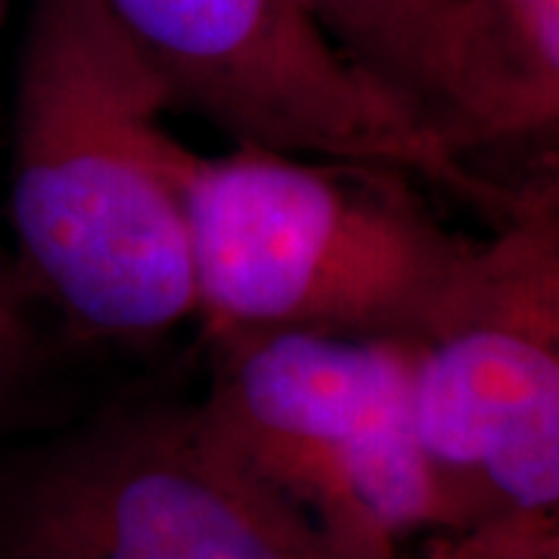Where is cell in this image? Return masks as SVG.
<instances>
[{"label":"cell","instance_id":"30bf717a","mask_svg":"<svg viewBox=\"0 0 559 559\" xmlns=\"http://www.w3.org/2000/svg\"><path fill=\"white\" fill-rule=\"evenodd\" d=\"M35 364V330L20 301L0 280V407L16 395Z\"/></svg>","mask_w":559,"mask_h":559},{"label":"cell","instance_id":"ba28073f","mask_svg":"<svg viewBox=\"0 0 559 559\" xmlns=\"http://www.w3.org/2000/svg\"><path fill=\"white\" fill-rule=\"evenodd\" d=\"M345 60L426 124L429 69L457 0H299Z\"/></svg>","mask_w":559,"mask_h":559},{"label":"cell","instance_id":"5b68a950","mask_svg":"<svg viewBox=\"0 0 559 559\" xmlns=\"http://www.w3.org/2000/svg\"><path fill=\"white\" fill-rule=\"evenodd\" d=\"M0 559H358L252 473L197 407L112 411L0 488Z\"/></svg>","mask_w":559,"mask_h":559},{"label":"cell","instance_id":"52a82bcc","mask_svg":"<svg viewBox=\"0 0 559 559\" xmlns=\"http://www.w3.org/2000/svg\"><path fill=\"white\" fill-rule=\"evenodd\" d=\"M423 116L460 159L554 134L559 0H457L436 44Z\"/></svg>","mask_w":559,"mask_h":559},{"label":"cell","instance_id":"277c9868","mask_svg":"<svg viewBox=\"0 0 559 559\" xmlns=\"http://www.w3.org/2000/svg\"><path fill=\"white\" fill-rule=\"evenodd\" d=\"M168 109L234 143L392 168L510 218L522 193L481 178L377 81L342 57L299 0H97Z\"/></svg>","mask_w":559,"mask_h":559},{"label":"cell","instance_id":"8992f818","mask_svg":"<svg viewBox=\"0 0 559 559\" xmlns=\"http://www.w3.org/2000/svg\"><path fill=\"white\" fill-rule=\"evenodd\" d=\"M414 426L454 532L559 507L557 187L522 193L481 242L451 320L414 355Z\"/></svg>","mask_w":559,"mask_h":559},{"label":"cell","instance_id":"7a4b0ae2","mask_svg":"<svg viewBox=\"0 0 559 559\" xmlns=\"http://www.w3.org/2000/svg\"><path fill=\"white\" fill-rule=\"evenodd\" d=\"M197 314L212 340L323 333L423 345L457 311L481 242L426 212L407 175L237 143L175 140Z\"/></svg>","mask_w":559,"mask_h":559},{"label":"cell","instance_id":"6da1fadb","mask_svg":"<svg viewBox=\"0 0 559 559\" xmlns=\"http://www.w3.org/2000/svg\"><path fill=\"white\" fill-rule=\"evenodd\" d=\"M165 91L97 0H35L22 47L10 215L66 318L153 340L197 314Z\"/></svg>","mask_w":559,"mask_h":559},{"label":"cell","instance_id":"8fae6325","mask_svg":"<svg viewBox=\"0 0 559 559\" xmlns=\"http://www.w3.org/2000/svg\"><path fill=\"white\" fill-rule=\"evenodd\" d=\"M0 20H3V0H0Z\"/></svg>","mask_w":559,"mask_h":559},{"label":"cell","instance_id":"9c48e42d","mask_svg":"<svg viewBox=\"0 0 559 559\" xmlns=\"http://www.w3.org/2000/svg\"><path fill=\"white\" fill-rule=\"evenodd\" d=\"M423 559H559L557 513H507L429 540Z\"/></svg>","mask_w":559,"mask_h":559},{"label":"cell","instance_id":"3957f363","mask_svg":"<svg viewBox=\"0 0 559 559\" xmlns=\"http://www.w3.org/2000/svg\"><path fill=\"white\" fill-rule=\"evenodd\" d=\"M212 342L202 426L342 550L399 559L414 532H454L414 426L417 345L323 333Z\"/></svg>","mask_w":559,"mask_h":559}]
</instances>
